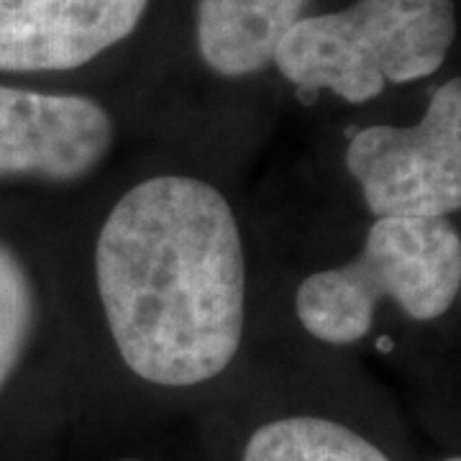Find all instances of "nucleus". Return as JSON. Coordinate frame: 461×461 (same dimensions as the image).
Segmentation results:
<instances>
[{
    "instance_id": "obj_1",
    "label": "nucleus",
    "mask_w": 461,
    "mask_h": 461,
    "mask_svg": "<svg viewBox=\"0 0 461 461\" xmlns=\"http://www.w3.org/2000/svg\"><path fill=\"white\" fill-rule=\"evenodd\" d=\"M65 297L83 357L149 393L211 390L264 336L254 226L185 151L126 165L80 205Z\"/></svg>"
},
{
    "instance_id": "obj_2",
    "label": "nucleus",
    "mask_w": 461,
    "mask_h": 461,
    "mask_svg": "<svg viewBox=\"0 0 461 461\" xmlns=\"http://www.w3.org/2000/svg\"><path fill=\"white\" fill-rule=\"evenodd\" d=\"M461 295V230L451 218H369L357 251L290 282L287 321L308 346L359 348L384 308L429 326Z\"/></svg>"
},
{
    "instance_id": "obj_3",
    "label": "nucleus",
    "mask_w": 461,
    "mask_h": 461,
    "mask_svg": "<svg viewBox=\"0 0 461 461\" xmlns=\"http://www.w3.org/2000/svg\"><path fill=\"white\" fill-rule=\"evenodd\" d=\"M456 33V0H354L300 18L272 69L300 100L330 95L364 105L387 87L436 75Z\"/></svg>"
},
{
    "instance_id": "obj_4",
    "label": "nucleus",
    "mask_w": 461,
    "mask_h": 461,
    "mask_svg": "<svg viewBox=\"0 0 461 461\" xmlns=\"http://www.w3.org/2000/svg\"><path fill=\"white\" fill-rule=\"evenodd\" d=\"M129 136L108 103L0 83V187L83 205L123 169Z\"/></svg>"
},
{
    "instance_id": "obj_5",
    "label": "nucleus",
    "mask_w": 461,
    "mask_h": 461,
    "mask_svg": "<svg viewBox=\"0 0 461 461\" xmlns=\"http://www.w3.org/2000/svg\"><path fill=\"white\" fill-rule=\"evenodd\" d=\"M341 165L369 218L461 213V75L438 85L412 123L351 129Z\"/></svg>"
},
{
    "instance_id": "obj_6",
    "label": "nucleus",
    "mask_w": 461,
    "mask_h": 461,
    "mask_svg": "<svg viewBox=\"0 0 461 461\" xmlns=\"http://www.w3.org/2000/svg\"><path fill=\"white\" fill-rule=\"evenodd\" d=\"M151 0H0V75H69L144 23Z\"/></svg>"
},
{
    "instance_id": "obj_7",
    "label": "nucleus",
    "mask_w": 461,
    "mask_h": 461,
    "mask_svg": "<svg viewBox=\"0 0 461 461\" xmlns=\"http://www.w3.org/2000/svg\"><path fill=\"white\" fill-rule=\"evenodd\" d=\"M308 14L311 0H195V54L215 80H254L272 69L280 41Z\"/></svg>"
},
{
    "instance_id": "obj_8",
    "label": "nucleus",
    "mask_w": 461,
    "mask_h": 461,
    "mask_svg": "<svg viewBox=\"0 0 461 461\" xmlns=\"http://www.w3.org/2000/svg\"><path fill=\"white\" fill-rule=\"evenodd\" d=\"M51 336H72L67 297L57 303L47 272L26 249L0 236V400Z\"/></svg>"
},
{
    "instance_id": "obj_9",
    "label": "nucleus",
    "mask_w": 461,
    "mask_h": 461,
    "mask_svg": "<svg viewBox=\"0 0 461 461\" xmlns=\"http://www.w3.org/2000/svg\"><path fill=\"white\" fill-rule=\"evenodd\" d=\"M239 461H395V456L336 415L287 411L249 429Z\"/></svg>"
},
{
    "instance_id": "obj_10",
    "label": "nucleus",
    "mask_w": 461,
    "mask_h": 461,
    "mask_svg": "<svg viewBox=\"0 0 461 461\" xmlns=\"http://www.w3.org/2000/svg\"><path fill=\"white\" fill-rule=\"evenodd\" d=\"M113 461H154V459H147V456H118Z\"/></svg>"
},
{
    "instance_id": "obj_11",
    "label": "nucleus",
    "mask_w": 461,
    "mask_h": 461,
    "mask_svg": "<svg viewBox=\"0 0 461 461\" xmlns=\"http://www.w3.org/2000/svg\"><path fill=\"white\" fill-rule=\"evenodd\" d=\"M438 461H461V454H448V456H441Z\"/></svg>"
},
{
    "instance_id": "obj_12",
    "label": "nucleus",
    "mask_w": 461,
    "mask_h": 461,
    "mask_svg": "<svg viewBox=\"0 0 461 461\" xmlns=\"http://www.w3.org/2000/svg\"><path fill=\"white\" fill-rule=\"evenodd\" d=\"M459 300H461V295H459Z\"/></svg>"
}]
</instances>
